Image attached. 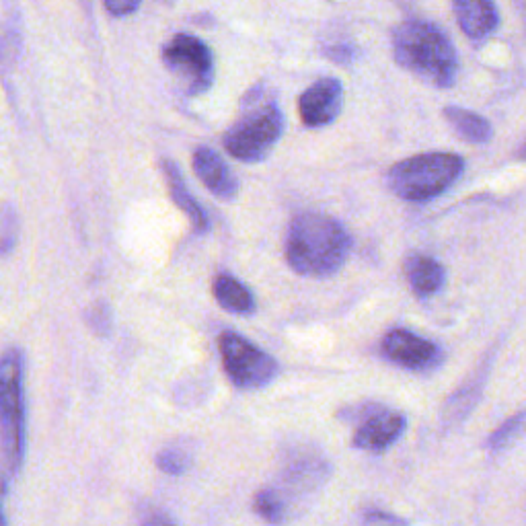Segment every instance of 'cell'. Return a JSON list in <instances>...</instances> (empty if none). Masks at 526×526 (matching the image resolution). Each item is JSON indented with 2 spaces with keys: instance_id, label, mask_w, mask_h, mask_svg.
Segmentation results:
<instances>
[{
  "instance_id": "obj_1",
  "label": "cell",
  "mask_w": 526,
  "mask_h": 526,
  "mask_svg": "<svg viewBox=\"0 0 526 526\" xmlns=\"http://www.w3.org/2000/svg\"><path fill=\"white\" fill-rule=\"evenodd\" d=\"M352 251V237L342 222L319 212L292 218L284 253L288 266L307 278H327L340 270Z\"/></svg>"
},
{
  "instance_id": "obj_2",
  "label": "cell",
  "mask_w": 526,
  "mask_h": 526,
  "mask_svg": "<svg viewBox=\"0 0 526 526\" xmlns=\"http://www.w3.org/2000/svg\"><path fill=\"white\" fill-rule=\"evenodd\" d=\"M393 58L426 85L448 89L459 74V58L453 42L434 23L411 19L393 31Z\"/></svg>"
},
{
  "instance_id": "obj_3",
  "label": "cell",
  "mask_w": 526,
  "mask_h": 526,
  "mask_svg": "<svg viewBox=\"0 0 526 526\" xmlns=\"http://www.w3.org/2000/svg\"><path fill=\"white\" fill-rule=\"evenodd\" d=\"M463 169L465 161L455 153H426L393 165L387 183L405 202H428L444 194Z\"/></svg>"
},
{
  "instance_id": "obj_4",
  "label": "cell",
  "mask_w": 526,
  "mask_h": 526,
  "mask_svg": "<svg viewBox=\"0 0 526 526\" xmlns=\"http://www.w3.org/2000/svg\"><path fill=\"white\" fill-rule=\"evenodd\" d=\"M0 453L11 473H17L25 455L23 356L17 348L0 356Z\"/></svg>"
},
{
  "instance_id": "obj_5",
  "label": "cell",
  "mask_w": 526,
  "mask_h": 526,
  "mask_svg": "<svg viewBox=\"0 0 526 526\" xmlns=\"http://www.w3.org/2000/svg\"><path fill=\"white\" fill-rule=\"evenodd\" d=\"M218 348L224 372L231 383L243 391L263 389L278 377L280 366L276 358L235 331H224L218 340Z\"/></svg>"
},
{
  "instance_id": "obj_6",
  "label": "cell",
  "mask_w": 526,
  "mask_h": 526,
  "mask_svg": "<svg viewBox=\"0 0 526 526\" xmlns=\"http://www.w3.org/2000/svg\"><path fill=\"white\" fill-rule=\"evenodd\" d=\"M284 132V116L278 105L270 103L255 109L253 114L237 122L227 136L224 148L237 161L255 163L266 159Z\"/></svg>"
},
{
  "instance_id": "obj_7",
  "label": "cell",
  "mask_w": 526,
  "mask_h": 526,
  "mask_svg": "<svg viewBox=\"0 0 526 526\" xmlns=\"http://www.w3.org/2000/svg\"><path fill=\"white\" fill-rule=\"evenodd\" d=\"M163 62L167 68L187 81L192 95L210 89L214 79V58L210 48L196 35L179 33L163 48Z\"/></svg>"
},
{
  "instance_id": "obj_8",
  "label": "cell",
  "mask_w": 526,
  "mask_h": 526,
  "mask_svg": "<svg viewBox=\"0 0 526 526\" xmlns=\"http://www.w3.org/2000/svg\"><path fill=\"white\" fill-rule=\"evenodd\" d=\"M362 416L364 420L358 424L352 436V446L364 450V453H385V450H389L403 436L407 428V418L403 413L385 409L381 405H362L344 413L346 420H356Z\"/></svg>"
},
{
  "instance_id": "obj_9",
  "label": "cell",
  "mask_w": 526,
  "mask_h": 526,
  "mask_svg": "<svg viewBox=\"0 0 526 526\" xmlns=\"http://www.w3.org/2000/svg\"><path fill=\"white\" fill-rule=\"evenodd\" d=\"M381 354L395 366L411 372L434 370L444 360V352L438 344L401 327H395L383 335Z\"/></svg>"
},
{
  "instance_id": "obj_10",
  "label": "cell",
  "mask_w": 526,
  "mask_h": 526,
  "mask_svg": "<svg viewBox=\"0 0 526 526\" xmlns=\"http://www.w3.org/2000/svg\"><path fill=\"white\" fill-rule=\"evenodd\" d=\"M344 105V87L337 79H321L298 99V114L307 128H323L335 122Z\"/></svg>"
},
{
  "instance_id": "obj_11",
  "label": "cell",
  "mask_w": 526,
  "mask_h": 526,
  "mask_svg": "<svg viewBox=\"0 0 526 526\" xmlns=\"http://www.w3.org/2000/svg\"><path fill=\"white\" fill-rule=\"evenodd\" d=\"M194 173L206 185V190L218 200H233L239 192V183L229 165L222 161L216 150L200 146L194 153Z\"/></svg>"
},
{
  "instance_id": "obj_12",
  "label": "cell",
  "mask_w": 526,
  "mask_h": 526,
  "mask_svg": "<svg viewBox=\"0 0 526 526\" xmlns=\"http://www.w3.org/2000/svg\"><path fill=\"white\" fill-rule=\"evenodd\" d=\"M455 15L467 37L475 42L490 37L500 23L494 0H453Z\"/></svg>"
},
{
  "instance_id": "obj_13",
  "label": "cell",
  "mask_w": 526,
  "mask_h": 526,
  "mask_svg": "<svg viewBox=\"0 0 526 526\" xmlns=\"http://www.w3.org/2000/svg\"><path fill=\"white\" fill-rule=\"evenodd\" d=\"M403 274L409 288L422 298L438 294L446 280L442 263L426 253H409L403 259Z\"/></svg>"
},
{
  "instance_id": "obj_14",
  "label": "cell",
  "mask_w": 526,
  "mask_h": 526,
  "mask_svg": "<svg viewBox=\"0 0 526 526\" xmlns=\"http://www.w3.org/2000/svg\"><path fill=\"white\" fill-rule=\"evenodd\" d=\"M161 169H163V177L167 183V190L171 196V202L187 216V220L192 222V227L196 233H206L208 231V216L204 212V208L196 202V198L190 194L185 185V179L181 175V171L177 169V165L173 161L163 159L161 161Z\"/></svg>"
},
{
  "instance_id": "obj_15",
  "label": "cell",
  "mask_w": 526,
  "mask_h": 526,
  "mask_svg": "<svg viewBox=\"0 0 526 526\" xmlns=\"http://www.w3.org/2000/svg\"><path fill=\"white\" fill-rule=\"evenodd\" d=\"M212 294L216 298V303L229 313L249 315L255 309V298L251 290L233 274L227 272L218 274L212 284Z\"/></svg>"
},
{
  "instance_id": "obj_16",
  "label": "cell",
  "mask_w": 526,
  "mask_h": 526,
  "mask_svg": "<svg viewBox=\"0 0 526 526\" xmlns=\"http://www.w3.org/2000/svg\"><path fill=\"white\" fill-rule=\"evenodd\" d=\"M444 118L450 126H453V130L469 144H485V142H490L494 136L492 124L487 122L483 116L475 114V111L450 105L444 109Z\"/></svg>"
},
{
  "instance_id": "obj_17",
  "label": "cell",
  "mask_w": 526,
  "mask_h": 526,
  "mask_svg": "<svg viewBox=\"0 0 526 526\" xmlns=\"http://www.w3.org/2000/svg\"><path fill=\"white\" fill-rule=\"evenodd\" d=\"M253 510L268 522H282L286 518V502L280 492L266 487L253 500Z\"/></svg>"
},
{
  "instance_id": "obj_18",
  "label": "cell",
  "mask_w": 526,
  "mask_h": 526,
  "mask_svg": "<svg viewBox=\"0 0 526 526\" xmlns=\"http://www.w3.org/2000/svg\"><path fill=\"white\" fill-rule=\"evenodd\" d=\"M157 467L167 475H181L192 463L190 450L183 446H167L157 455Z\"/></svg>"
},
{
  "instance_id": "obj_19",
  "label": "cell",
  "mask_w": 526,
  "mask_h": 526,
  "mask_svg": "<svg viewBox=\"0 0 526 526\" xmlns=\"http://www.w3.org/2000/svg\"><path fill=\"white\" fill-rule=\"evenodd\" d=\"M17 237V220L13 212H0V253L11 251Z\"/></svg>"
},
{
  "instance_id": "obj_20",
  "label": "cell",
  "mask_w": 526,
  "mask_h": 526,
  "mask_svg": "<svg viewBox=\"0 0 526 526\" xmlns=\"http://www.w3.org/2000/svg\"><path fill=\"white\" fill-rule=\"evenodd\" d=\"M522 426V416H518V418H512L510 422H506L496 434H492V438H490V448H502V446H506L508 442H510V438L518 432V428Z\"/></svg>"
},
{
  "instance_id": "obj_21",
  "label": "cell",
  "mask_w": 526,
  "mask_h": 526,
  "mask_svg": "<svg viewBox=\"0 0 526 526\" xmlns=\"http://www.w3.org/2000/svg\"><path fill=\"white\" fill-rule=\"evenodd\" d=\"M140 3L142 0H103L107 13L114 15V17L132 15L140 7Z\"/></svg>"
},
{
  "instance_id": "obj_22",
  "label": "cell",
  "mask_w": 526,
  "mask_h": 526,
  "mask_svg": "<svg viewBox=\"0 0 526 526\" xmlns=\"http://www.w3.org/2000/svg\"><path fill=\"white\" fill-rule=\"evenodd\" d=\"M364 522H366V524H379V522L405 524V520H401L399 516H393V514H387V512H379V510H370V512L364 516Z\"/></svg>"
},
{
  "instance_id": "obj_23",
  "label": "cell",
  "mask_w": 526,
  "mask_h": 526,
  "mask_svg": "<svg viewBox=\"0 0 526 526\" xmlns=\"http://www.w3.org/2000/svg\"><path fill=\"white\" fill-rule=\"evenodd\" d=\"M5 494H7V479L3 473H0V500L5 498Z\"/></svg>"
},
{
  "instance_id": "obj_24",
  "label": "cell",
  "mask_w": 526,
  "mask_h": 526,
  "mask_svg": "<svg viewBox=\"0 0 526 526\" xmlns=\"http://www.w3.org/2000/svg\"><path fill=\"white\" fill-rule=\"evenodd\" d=\"M518 159L526 161V140L522 142V146H520V150H518Z\"/></svg>"
},
{
  "instance_id": "obj_25",
  "label": "cell",
  "mask_w": 526,
  "mask_h": 526,
  "mask_svg": "<svg viewBox=\"0 0 526 526\" xmlns=\"http://www.w3.org/2000/svg\"><path fill=\"white\" fill-rule=\"evenodd\" d=\"M3 524H7V518H5L3 510H0V526H3Z\"/></svg>"
}]
</instances>
